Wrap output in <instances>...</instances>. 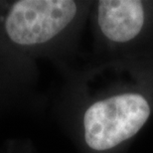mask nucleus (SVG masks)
<instances>
[{"label":"nucleus","mask_w":153,"mask_h":153,"mask_svg":"<svg viewBox=\"0 0 153 153\" xmlns=\"http://www.w3.org/2000/svg\"><path fill=\"white\" fill-rule=\"evenodd\" d=\"M150 114L148 100L138 93H122L97 100L82 117L85 141L93 150H111L138 133Z\"/></svg>","instance_id":"nucleus-1"},{"label":"nucleus","mask_w":153,"mask_h":153,"mask_svg":"<svg viewBox=\"0 0 153 153\" xmlns=\"http://www.w3.org/2000/svg\"><path fill=\"white\" fill-rule=\"evenodd\" d=\"M78 14V3L71 0H21L9 9L5 32L21 46L44 44L61 34Z\"/></svg>","instance_id":"nucleus-2"},{"label":"nucleus","mask_w":153,"mask_h":153,"mask_svg":"<svg viewBox=\"0 0 153 153\" xmlns=\"http://www.w3.org/2000/svg\"><path fill=\"white\" fill-rule=\"evenodd\" d=\"M145 23L141 1L102 0L97 2V25L102 35L114 43H127L136 38Z\"/></svg>","instance_id":"nucleus-3"}]
</instances>
